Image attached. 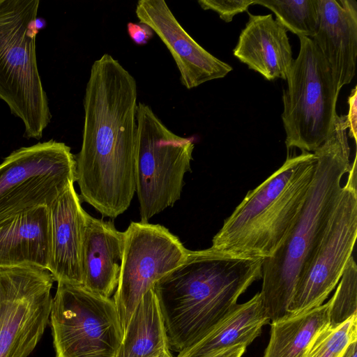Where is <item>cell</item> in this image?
<instances>
[{"mask_svg": "<svg viewBox=\"0 0 357 357\" xmlns=\"http://www.w3.org/2000/svg\"><path fill=\"white\" fill-rule=\"evenodd\" d=\"M137 100V82L119 61L104 54L93 62L75 181L80 199L103 217L124 213L136 191Z\"/></svg>", "mask_w": 357, "mask_h": 357, "instance_id": "6da1fadb", "label": "cell"}, {"mask_svg": "<svg viewBox=\"0 0 357 357\" xmlns=\"http://www.w3.org/2000/svg\"><path fill=\"white\" fill-rule=\"evenodd\" d=\"M263 261L189 250L182 263L159 279L153 289L171 352L181 354L207 335L261 278Z\"/></svg>", "mask_w": 357, "mask_h": 357, "instance_id": "7a4b0ae2", "label": "cell"}, {"mask_svg": "<svg viewBox=\"0 0 357 357\" xmlns=\"http://www.w3.org/2000/svg\"><path fill=\"white\" fill-rule=\"evenodd\" d=\"M347 130L346 116H338L331 135L313 152L317 164L303 206L282 244L263 261L259 294L271 321L289 314L288 307L300 272L339 199L342 178L351 165Z\"/></svg>", "mask_w": 357, "mask_h": 357, "instance_id": "3957f363", "label": "cell"}, {"mask_svg": "<svg viewBox=\"0 0 357 357\" xmlns=\"http://www.w3.org/2000/svg\"><path fill=\"white\" fill-rule=\"evenodd\" d=\"M317 164L314 153L288 156L249 190L212 239L208 249L225 257L265 260L282 244L305 200Z\"/></svg>", "mask_w": 357, "mask_h": 357, "instance_id": "277c9868", "label": "cell"}, {"mask_svg": "<svg viewBox=\"0 0 357 357\" xmlns=\"http://www.w3.org/2000/svg\"><path fill=\"white\" fill-rule=\"evenodd\" d=\"M38 0H0V100L40 139L52 114L39 74L36 33Z\"/></svg>", "mask_w": 357, "mask_h": 357, "instance_id": "5b68a950", "label": "cell"}, {"mask_svg": "<svg viewBox=\"0 0 357 357\" xmlns=\"http://www.w3.org/2000/svg\"><path fill=\"white\" fill-rule=\"evenodd\" d=\"M298 56L283 91L282 119L289 150L313 153L331 135L340 93L331 70L312 38L301 37Z\"/></svg>", "mask_w": 357, "mask_h": 357, "instance_id": "8992f818", "label": "cell"}, {"mask_svg": "<svg viewBox=\"0 0 357 357\" xmlns=\"http://www.w3.org/2000/svg\"><path fill=\"white\" fill-rule=\"evenodd\" d=\"M194 147L192 138L177 135L149 105L138 102L135 192L141 222H148L181 198Z\"/></svg>", "mask_w": 357, "mask_h": 357, "instance_id": "52a82bcc", "label": "cell"}, {"mask_svg": "<svg viewBox=\"0 0 357 357\" xmlns=\"http://www.w3.org/2000/svg\"><path fill=\"white\" fill-rule=\"evenodd\" d=\"M55 357H116L123 330L113 299L57 282L50 323Z\"/></svg>", "mask_w": 357, "mask_h": 357, "instance_id": "ba28073f", "label": "cell"}, {"mask_svg": "<svg viewBox=\"0 0 357 357\" xmlns=\"http://www.w3.org/2000/svg\"><path fill=\"white\" fill-rule=\"evenodd\" d=\"M74 182L75 155L65 143L51 139L13 151L0 164V225L50 206Z\"/></svg>", "mask_w": 357, "mask_h": 357, "instance_id": "9c48e42d", "label": "cell"}, {"mask_svg": "<svg viewBox=\"0 0 357 357\" xmlns=\"http://www.w3.org/2000/svg\"><path fill=\"white\" fill-rule=\"evenodd\" d=\"M315 248L303 264L288 307L296 314L324 304L352 256L357 237L356 157Z\"/></svg>", "mask_w": 357, "mask_h": 357, "instance_id": "30bf717a", "label": "cell"}, {"mask_svg": "<svg viewBox=\"0 0 357 357\" xmlns=\"http://www.w3.org/2000/svg\"><path fill=\"white\" fill-rule=\"evenodd\" d=\"M54 282L39 267H0V357L34 350L50 323Z\"/></svg>", "mask_w": 357, "mask_h": 357, "instance_id": "8fae6325", "label": "cell"}, {"mask_svg": "<svg viewBox=\"0 0 357 357\" xmlns=\"http://www.w3.org/2000/svg\"><path fill=\"white\" fill-rule=\"evenodd\" d=\"M124 232L120 278L113 298L123 333L142 296L189 252L176 236L158 224L131 222Z\"/></svg>", "mask_w": 357, "mask_h": 357, "instance_id": "7c38bea8", "label": "cell"}, {"mask_svg": "<svg viewBox=\"0 0 357 357\" xmlns=\"http://www.w3.org/2000/svg\"><path fill=\"white\" fill-rule=\"evenodd\" d=\"M140 23L149 26L172 54L188 89L223 78L232 70L197 43L183 29L163 0H139L135 9Z\"/></svg>", "mask_w": 357, "mask_h": 357, "instance_id": "4fadbf2b", "label": "cell"}, {"mask_svg": "<svg viewBox=\"0 0 357 357\" xmlns=\"http://www.w3.org/2000/svg\"><path fill=\"white\" fill-rule=\"evenodd\" d=\"M50 256L47 271L54 281L82 284V252L89 214L74 183L48 206Z\"/></svg>", "mask_w": 357, "mask_h": 357, "instance_id": "5bb4252c", "label": "cell"}, {"mask_svg": "<svg viewBox=\"0 0 357 357\" xmlns=\"http://www.w3.org/2000/svg\"><path fill=\"white\" fill-rule=\"evenodd\" d=\"M319 25L312 39L329 66L340 91L356 74L357 2L319 0Z\"/></svg>", "mask_w": 357, "mask_h": 357, "instance_id": "9a60e30c", "label": "cell"}, {"mask_svg": "<svg viewBox=\"0 0 357 357\" xmlns=\"http://www.w3.org/2000/svg\"><path fill=\"white\" fill-rule=\"evenodd\" d=\"M248 15L234 56L266 80H286L294 61L287 31L271 14Z\"/></svg>", "mask_w": 357, "mask_h": 357, "instance_id": "2e32d148", "label": "cell"}, {"mask_svg": "<svg viewBox=\"0 0 357 357\" xmlns=\"http://www.w3.org/2000/svg\"><path fill=\"white\" fill-rule=\"evenodd\" d=\"M124 245V231H119L111 221L89 214L82 252V285L111 298L119 284Z\"/></svg>", "mask_w": 357, "mask_h": 357, "instance_id": "e0dca14e", "label": "cell"}, {"mask_svg": "<svg viewBox=\"0 0 357 357\" xmlns=\"http://www.w3.org/2000/svg\"><path fill=\"white\" fill-rule=\"evenodd\" d=\"M50 256L48 206L35 207L0 225V267L33 266L47 270Z\"/></svg>", "mask_w": 357, "mask_h": 357, "instance_id": "ac0fdd59", "label": "cell"}, {"mask_svg": "<svg viewBox=\"0 0 357 357\" xmlns=\"http://www.w3.org/2000/svg\"><path fill=\"white\" fill-rule=\"evenodd\" d=\"M269 321L258 292L237 303L201 341L176 357H211L238 344L248 347Z\"/></svg>", "mask_w": 357, "mask_h": 357, "instance_id": "d6986e66", "label": "cell"}, {"mask_svg": "<svg viewBox=\"0 0 357 357\" xmlns=\"http://www.w3.org/2000/svg\"><path fill=\"white\" fill-rule=\"evenodd\" d=\"M116 357H174L153 288L137 305L124 331Z\"/></svg>", "mask_w": 357, "mask_h": 357, "instance_id": "ffe728a7", "label": "cell"}, {"mask_svg": "<svg viewBox=\"0 0 357 357\" xmlns=\"http://www.w3.org/2000/svg\"><path fill=\"white\" fill-rule=\"evenodd\" d=\"M329 324L328 304L271 321L263 357H304L314 335Z\"/></svg>", "mask_w": 357, "mask_h": 357, "instance_id": "44dd1931", "label": "cell"}, {"mask_svg": "<svg viewBox=\"0 0 357 357\" xmlns=\"http://www.w3.org/2000/svg\"><path fill=\"white\" fill-rule=\"evenodd\" d=\"M255 4L273 11L275 20L298 38H312L318 31L319 0H255Z\"/></svg>", "mask_w": 357, "mask_h": 357, "instance_id": "7402d4cb", "label": "cell"}, {"mask_svg": "<svg viewBox=\"0 0 357 357\" xmlns=\"http://www.w3.org/2000/svg\"><path fill=\"white\" fill-rule=\"evenodd\" d=\"M357 340V314L333 326L329 324L311 340L304 357H340L345 348Z\"/></svg>", "mask_w": 357, "mask_h": 357, "instance_id": "603a6c76", "label": "cell"}, {"mask_svg": "<svg viewBox=\"0 0 357 357\" xmlns=\"http://www.w3.org/2000/svg\"><path fill=\"white\" fill-rule=\"evenodd\" d=\"M328 304L329 324L335 326L357 314V265L351 256Z\"/></svg>", "mask_w": 357, "mask_h": 357, "instance_id": "cb8c5ba5", "label": "cell"}, {"mask_svg": "<svg viewBox=\"0 0 357 357\" xmlns=\"http://www.w3.org/2000/svg\"><path fill=\"white\" fill-rule=\"evenodd\" d=\"M255 0H199L198 3L204 10H211L217 13L225 22L232 21L237 14L248 12V8L254 5Z\"/></svg>", "mask_w": 357, "mask_h": 357, "instance_id": "d4e9b609", "label": "cell"}, {"mask_svg": "<svg viewBox=\"0 0 357 357\" xmlns=\"http://www.w3.org/2000/svg\"><path fill=\"white\" fill-rule=\"evenodd\" d=\"M129 36L138 45H146L153 37V30L143 23L129 22L127 24Z\"/></svg>", "mask_w": 357, "mask_h": 357, "instance_id": "484cf974", "label": "cell"}, {"mask_svg": "<svg viewBox=\"0 0 357 357\" xmlns=\"http://www.w3.org/2000/svg\"><path fill=\"white\" fill-rule=\"evenodd\" d=\"M349 113L346 116L349 135L356 142L357 134V86L351 91L348 98Z\"/></svg>", "mask_w": 357, "mask_h": 357, "instance_id": "4316f807", "label": "cell"}, {"mask_svg": "<svg viewBox=\"0 0 357 357\" xmlns=\"http://www.w3.org/2000/svg\"><path fill=\"white\" fill-rule=\"evenodd\" d=\"M246 348L245 344H238L222 350L211 357H241Z\"/></svg>", "mask_w": 357, "mask_h": 357, "instance_id": "83f0119b", "label": "cell"}, {"mask_svg": "<svg viewBox=\"0 0 357 357\" xmlns=\"http://www.w3.org/2000/svg\"><path fill=\"white\" fill-rule=\"evenodd\" d=\"M356 342H351L344 350L340 357H357Z\"/></svg>", "mask_w": 357, "mask_h": 357, "instance_id": "f1b7e54d", "label": "cell"}]
</instances>
